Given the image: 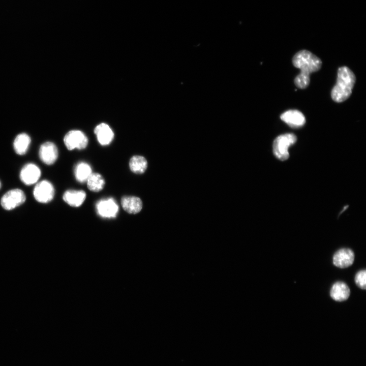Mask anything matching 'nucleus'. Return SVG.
<instances>
[{"mask_svg": "<svg viewBox=\"0 0 366 366\" xmlns=\"http://www.w3.org/2000/svg\"><path fill=\"white\" fill-rule=\"evenodd\" d=\"M281 119L293 128L303 127L306 123V118L302 113L298 110H289L283 113Z\"/></svg>", "mask_w": 366, "mask_h": 366, "instance_id": "nucleus-11", "label": "nucleus"}, {"mask_svg": "<svg viewBox=\"0 0 366 366\" xmlns=\"http://www.w3.org/2000/svg\"><path fill=\"white\" fill-rule=\"evenodd\" d=\"M64 142L69 151L75 149L81 150L87 148L89 141L87 136L82 131L71 130L65 135Z\"/></svg>", "mask_w": 366, "mask_h": 366, "instance_id": "nucleus-6", "label": "nucleus"}, {"mask_svg": "<svg viewBox=\"0 0 366 366\" xmlns=\"http://www.w3.org/2000/svg\"><path fill=\"white\" fill-rule=\"evenodd\" d=\"M297 141V136L293 133H286L279 135L274 140L273 145L274 155L281 161L288 159L289 148L295 144Z\"/></svg>", "mask_w": 366, "mask_h": 366, "instance_id": "nucleus-3", "label": "nucleus"}, {"mask_svg": "<svg viewBox=\"0 0 366 366\" xmlns=\"http://www.w3.org/2000/svg\"><path fill=\"white\" fill-rule=\"evenodd\" d=\"M366 272L365 270L358 272L355 277V282L361 289L365 290L366 288Z\"/></svg>", "mask_w": 366, "mask_h": 366, "instance_id": "nucleus-20", "label": "nucleus"}, {"mask_svg": "<svg viewBox=\"0 0 366 366\" xmlns=\"http://www.w3.org/2000/svg\"><path fill=\"white\" fill-rule=\"evenodd\" d=\"M355 261V253L352 250L342 248L336 252L333 258L334 266L344 269L352 266Z\"/></svg>", "mask_w": 366, "mask_h": 366, "instance_id": "nucleus-10", "label": "nucleus"}, {"mask_svg": "<svg viewBox=\"0 0 366 366\" xmlns=\"http://www.w3.org/2000/svg\"><path fill=\"white\" fill-rule=\"evenodd\" d=\"M88 189L92 192L101 191L105 185V181L102 175L98 173H92L87 180Z\"/></svg>", "mask_w": 366, "mask_h": 366, "instance_id": "nucleus-19", "label": "nucleus"}, {"mask_svg": "<svg viewBox=\"0 0 366 366\" xmlns=\"http://www.w3.org/2000/svg\"><path fill=\"white\" fill-rule=\"evenodd\" d=\"M98 215L103 218H115L119 212V206L113 198L99 201L96 206Z\"/></svg>", "mask_w": 366, "mask_h": 366, "instance_id": "nucleus-8", "label": "nucleus"}, {"mask_svg": "<svg viewBox=\"0 0 366 366\" xmlns=\"http://www.w3.org/2000/svg\"><path fill=\"white\" fill-rule=\"evenodd\" d=\"M293 63L301 71L295 79L296 86L301 89L308 87L310 74L319 70L322 66L321 60L307 50L298 52L293 57Z\"/></svg>", "mask_w": 366, "mask_h": 366, "instance_id": "nucleus-1", "label": "nucleus"}, {"mask_svg": "<svg viewBox=\"0 0 366 366\" xmlns=\"http://www.w3.org/2000/svg\"><path fill=\"white\" fill-rule=\"evenodd\" d=\"M26 195L20 189H13L8 191L2 197L1 207L6 211H11L22 206L26 201Z\"/></svg>", "mask_w": 366, "mask_h": 366, "instance_id": "nucleus-4", "label": "nucleus"}, {"mask_svg": "<svg viewBox=\"0 0 366 366\" xmlns=\"http://www.w3.org/2000/svg\"><path fill=\"white\" fill-rule=\"evenodd\" d=\"M41 176V171L36 164L29 163L25 164L20 174V180L27 186L36 184Z\"/></svg>", "mask_w": 366, "mask_h": 366, "instance_id": "nucleus-7", "label": "nucleus"}, {"mask_svg": "<svg viewBox=\"0 0 366 366\" xmlns=\"http://www.w3.org/2000/svg\"><path fill=\"white\" fill-rule=\"evenodd\" d=\"M356 81L354 72L346 66L339 68L336 84L331 92L332 99L341 103L346 100L352 94Z\"/></svg>", "mask_w": 366, "mask_h": 366, "instance_id": "nucleus-2", "label": "nucleus"}, {"mask_svg": "<svg viewBox=\"0 0 366 366\" xmlns=\"http://www.w3.org/2000/svg\"><path fill=\"white\" fill-rule=\"evenodd\" d=\"M1 187H2V183H1V182L0 181V189L1 188Z\"/></svg>", "mask_w": 366, "mask_h": 366, "instance_id": "nucleus-21", "label": "nucleus"}, {"mask_svg": "<svg viewBox=\"0 0 366 366\" xmlns=\"http://www.w3.org/2000/svg\"><path fill=\"white\" fill-rule=\"evenodd\" d=\"M122 208L130 214H136L143 209V202L140 198L136 196H124L121 200Z\"/></svg>", "mask_w": 366, "mask_h": 366, "instance_id": "nucleus-13", "label": "nucleus"}, {"mask_svg": "<svg viewBox=\"0 0 366 366\" xmlns=\"http://www.w3.org/2000/svg\"><path fill=\"white\" fill-rule=\"evenodd\" d=\"M59 151L57 146L52 142H47L42 144L39 149V157L45 164L52 165L57 160Z\"/></svg>", "mask_w": 366, "mask_h": 366, "instance_id": "nucleus-9", "label": "nucleus"}, {"mask_svg": "<svg viewBox=\"0 0 366 366\" xmlns=\"http://www.w3.org/2000/svg\"><path fill=\"white\" fill-rule=\"evenodd\" d=\"M55 195V190L52 183L48 180H42L36 183L33 190L35 200L41 204L52 202Z\"/></svg>", "mask_w": 366, "mask_h": 366, "instance_id": "nucleus-5", "label": "nucleus"}, {"mask_svg": "<svg viewBox=\"0 0 366 366\" xmlns=\"http://www.w3.org/2000/svg\"><path fill=\"white\" fill-rule=\"evenodd\" d=\"M92 174V170L91 167L86 162H80L75 167V178L81 183L87 182Z\"/></svg>", "mask_w": 366, "mask_h": 366, "instance_id": "nucleus-18", "label": "nucleus"}, {"mask_svg": "<svg viewBox=\"0 0 366 366\" xmlns=\"http://www.w3.org/2000/svg\"><path fill=\"white\" fill-rule=\"evenodd\" d=\"M94 133L99 144L102 146L109 145L113 141L114 133L110 127L105 123L98 125L94 130Z\"/></svg>", "mask_w": 366, "mask_h": 366, "instance_id": "nucleus-14", "label": "nucleus"}, {"mask_svg": "<svg viewBox=\"0 0 366 366\" xmlns=\"http://www.w3.org/2000/svg\"><path fill=\"white\" fill-rule=\"evenodd\" d=\"M129 167L131 171L137 175H142L147 170L148 161L143 156H133L130 160Z\"/></svg>", "mask_w": 366, "mask_h": 366, "instance_id": "nucleus-17", "label": "nucleus"}, {"mask_svg": "<svg viewBox=\"0 0 366 366\" xmlns=\"http://www.w3.org/2000/svg\"><path fill=\"white\" fill-rule=\"evenodd\" d=\"M31 139L25 133H20L15 137L13 142V149L15 153L19 155H24L28 152Z\"/></svg>", "mask_w": 366, "mask_h": 366, "instance_id": "nucleus-16", "label": "nucleus"}, {"mask_svg": "<svg viewBox=\"0 0 366 366\" xmlns=\"http://www.w3.org/2000/svg\"><path fill=\"white\" fill-rule=\"evenodd\" d=\"M350 295V291L349 287L343 282H336L331 289V297L335 301H345L349 298Z\"/></svg>", "mask_w": 366, "mask_h": 366, "instance_id": "nucleus-15", "label": "nucleus"}, {"mask_svg": "<svg viewBox=\"0 0 366 366\" xmlns=\"http://www.w3.org/2000/svg\"><path fill=\"white\" fill-rule=\"evenodd\" d=\"M86 198V193L83 190H68L63 195V201L72 207L81 206Z\"/></svg>", "mask_w": 366, "mask_h": 366, "instance_id": "nucleus-12", "label": "nucleus"}]
</instances>
